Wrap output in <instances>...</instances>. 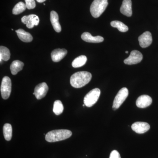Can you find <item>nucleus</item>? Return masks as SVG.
I'll use <instances>...</instances> for the list:
<instances>
[{"label":"nucleus","instance_id":"obj_1","mask_svg":"<svg viewBox=\"0 0 158 158\" xmlns=\"http://www.w3.org/2000/svg\"><path fill=\"white\" fill-rule=\"evenodd\" d=\"M92 78L90 73L81 71L76 73L70 77L71 85L73 88H79L84 87L90 82Z\"/></svg>","mask_w":158,"mask_h":158},{"label":"nucleus","instance_id":"obj_2","mask_svg":"<svg viewBox=\"0 0 158 158\" xmlns=\"http://www.w3.org/2000/svg\"><path fill=\"white\" fill-rule=\"evenodd\" d=\"M72 132L68 130H53L46 135L45 140L48 142H55L70 138Z\"/></svg>","mask_w":158,"mask_h":158},{"label":"nucleus","instance_id":"obj_3","mask_svg":"<svg viewBox=\"0 0 158 158\" xmlns=\"http://www.w3.org/2000/svg\"><path fill=\"white\" fill-rule=\"evenodd\" d=\"M108 5V0H94L90 7L91 15L95 18H98L103 13Z\"/></svg>","mask_w":158,"mask_h":158},{"label":"nucleus","instance_id":"obj_4","mask_svg":"<svg viewBox=\"0 0 158 158\" xmlns=\"http://www.w3.org/2000/svg\"><path fill=\"white\" fill-rule=\"evenodd\" d=\"M100 94V90L98 88H95L90 90L84 98V104L88 107L92 106L98 100Z\"/></svg>","mask_w":158,"mask_h":158},{"label":"nucleus","instance_id":"obj_5","mask_svg":"<svg viewBox=\"0 0 158 158\" xmlns=\"http://www.w3.org/2000/svg\"><path fill=\"white\" fill-rule=\"evenodd\" d=\"M128 94L129 91L127 88H123L120 89L114 98L113 106V110L118 109L127 98Z\"/></svg>","mask_w":158,"mask_h":158},{"label":"nucleus","instance_id":"obj_6","mask_svg":"<svg viewBox=\"0 0 158 158\" xmlns=\"http://www.w3.org/2000/svg\"><path fill=\"white\" fill-rule=\"evenodd\" d=\"M11 82L9 77H4L2 81L1 86V92L2 96L4 99H7L11 94Z\"/></svg>","mask_w":158,"mask_h":158},{"label":"nucleus","instance_id":"obj_7","mask_svg":"<svg viewBox=\"0 0 158 158\" xmlns=\"http://www.w3.org/2000/svg\"><path fill=\"white\" fill-rule=\"evenodd\" d=\"M143 56L140 52L134 50L131 52L129 56L124 60L125 64L127 65H134L139 63L142 61Z\"/></svg>","mask_w":158,"mask_h":158},{"label":"nucleus","instance_id":"obj_8","mask_svg":"<svg viewBox=\"0 0 158 158\" xmlns=\"http://www.w3.org/2000/svg\"><path fill=\"white\" fill-rule=\"evenodd\" d=\"M39 22V17L34 14L25 15L23 16L22 18V22L26 24L27 27L29 29L33 28L34 26L38 25Z\"/></svg>","mask_w":158,"mask_h":158},{"label":"nucleus","instance_id":"obj_9","mask_svg":"<svg viewBox=\"0 0 158 158\" xmlns=\"http://www.w3.org/2000/svg\"><path fill=\"white\" fill-rule=\"evenodd\" d=\"M48 90V86L46 83L43 82L37 85L35 87L33 94L37 99H41L46 96Z\"/></svg>","mask_w":158,"mask_h":158},{"label":"nucleus","instance_id":"obj_10","mask_svg":"<svg viewBox=\"0 0 158 158\" xmlns=\"http://www.w3.org/2000/svg\"><path fill=\"white\" fill-rule=\"evenodd\" d=\"M138 41L140 46L145 48L149 46L152 42V36L149 31H146L138 37Z\"/></svg>","mask_w":158,"mask_h":158},{"label":"nucleus","instance_id":"obj_11","mask_svg":"<svg viewBox=\"0 0 158 158\" xmlns=\"http://www.w3.org/2000/svg\"><path fill=\"white\" fill-rule=\"evenodd\" d=\"M131 128L136 133L141 134L148 131L150 128V126L147 123L137 122L132 125Z\"/></svg>","mask_w":158,"mask_h":158},{"label":"nucleus","instance_id":"obj_12","mask_svg":"<svg viewBox=\"0 0 158 158\" xmlns=\"http://www.w3.org/2000/svg\"><path fill=\"white\" fill-rule=\"evenodd\" d=\"M152 102L151 97L148 95H142L137 99L136 104L138 108H145L150 106Z\"/></svg>","mask_w":158,"mask_h":158},{"label":"nucleus","instance_id":"obj_13","mask_svg":"<svg viewBox=\"0 0 158 158\" xmlns=\"http://www.w3.org/2000/svg\"><path fill=\"white\" fill-rule=\"evenodd\" d=\"M67 54V51L65 49H56L52 52L51 57L54 62H59L63 59Z\"/></svg>","mask_w":158,"mask_h":158},{"label":"nucleus","instance_id":"obj_14","mask_svg":"<svg viewBox=\"0 0 158 158\" xmlns=\"http://www.w3.org/2000/svg\"><path fill=\"white\" fill-rule=\"evenodd\" d=\"M122 14L127 17H131L132 15V2L131 0H123L120 9Z\"/></svg>","mask_w":158,"mask_h":158},{"label":"nucleus","instance_id":"obj_15","mask_svg":"<svg viewBox=\"0 0 158 158\" xmlns=\"http://www.w3.org/2000/svg\"><path fill=\"white\" fill-rule=\"evenodd\" d=\"M81 38L84 41L87 42L98 43L103 41V37L101 36H98L93 37L90 33L88 32H85L81 35Z\"/></svg>","mask_w":158,"mask_h":158},{"label":"nucleus","instance_id":"obj_16","mask_svg":"<svg viewBox=\"0 0 158 158\" xmlns=\"http://www.w3.org/2000/svg\"><path fill=\"white\" fill-rule=\"evenodd\" d=\"M58 14L56 11H52L50 13V20L53 27L55 31L58 33L61 32L62 28L59 23Z\"/></svg>","mask_w":158,"mask_h":158},{"label":"nucleus","instance_id":"obj_17","mask_svg":"<svg viewBox=\"0 0 158 158\" xmlns=\"http://www.w3.org/2000/svg\"><path fill=\"white\" fill-rule=\"evenodd\" d=\"M15 32L17 33L18 37L23 42H30L33 40V37L31 34L23 29H19L16 30Z\"/></svg>","mask_w":158,"mask_h":158},{"label":"nucleus","instance_id":"obj_18","mask_svg":"<svg viewBox=\"0 0 158 158\" xmlns=\"http://www.w3.org/2000/svg\"><path fill=\"white\" fill-rule=\"evenodd\" d=\"M24 66V63L19 60H15L11 63L10 65V70L11 73L15 75L19 72L22 70Z\"/></svg>","mask_w":158,"mask_h":158},{"label":"nucleus","instance_id":"obj_19","mask_svg":"<svg viewBox=\"0 0 158 158\" xmlns=\"http://www.w3.org/2000/svg\"><path fill=\"white\" fill-rule=\"evenodd\" d=\"M87 61V58L86 56H79L73 60L72 65L74 68H79L85 65Z\"/></svg>","mask_w":158,"mask_h":158},{"label":"nucleus","instance_id":"obj_20","mask_svg":"<svg viewBox=\"0 0 158 158\" xmlns=\"http://www.w3.org/2000/svg\"><path fill=\"white\" fill-rule=\"evenodd\" d=\"M3 135L4 138L7 141L11 140L12 135V129L11 124L6 123L3 127Z\"/></svg>","mask_w":158,"mask_h":158},{"label":"nucleus","instance_id":"obj_21","mask_svg":"<svg viewBox=\"0 0 158 158\" xmlns=\"http://www.w3.org/2000/svg\"><path fill=\"white\" fill-rule=\"evenodd\" d=\"M10 53L9 49L6 47L1 46L0 47V60L7 61L10 59Z\"/></svg>","mask_w":158,"mask_h":158},{"label":"nucleus","instance_id":"obj_22","mask_svg":"<svg viewBox=\"0 0 158 158\" xmlns=\"http://www.w3.org/2000/svg\"><path fill=\"white\" fill-rule=\"evenodd\" d=\"M111 26L113 27L116 28L120 32H126L128 31L127 26L119 21H113L111 22Z\"/></svg>","mask_w":158,"mask_h":158},{"label":"nucleus","instance_id":"obj_23","mask_svg":"<svg viewBox=\"0 0 158 158\" xmlns=\"http://www.w3.org/2000/svg\"><path fill=\"white\" fill-rule=\"evenodd\" d=\"M27 9L26 4L23 2L18 3L12 9V13L14 15H19L22 13Z\"/></svg>","mask_w":158,"mask_h":158},{"label":"nucleus","instance_id":"obj_24","mask_svg":"<svg viewBox=\"0 0 158 158\" xmlns=\"http://www.w3.org/2000/svg\"><path fill=\"white\" fill-rule=\"evenodd\" d=\"M64 107L62 102L59 100H56L54 102L53 111L56 115H59L63 112Z\"/></svg>","mask_w":158,"mask_h":158},{"label":"nucleus","instance_id":"obj_25","mask_svg":"<svg viewBox=\"0 0 158 158\" xmlns=\"http://www.w3.org/2000/svg\"><path fill=\"white\" fill-rule=\"evenodd\" d=\"M27 8L28 9H34L36 7V3L34 0H25Z\"/></svg>","mask_w":158,"mask_h":158},{"label":"nucleus","instance_id":"obj_26","mask_svg":"<svg viewBox=\"0 0 158 158\" xmlns=\"http://www.w3.org/2000/svg\"><path fill=\"white\" fill-rule=\"evenodd\" d=\"M110 158H121V157L117 151L113 150L110 153Z\"/></svg>","mask_w":158,"mask_h":158},{"label":"nucleus","instance_id":"obj_27","mask_svg":"<svg viewBox=\"0 0 158 158\" xmlns=\"http://www.w3.org/2000/svg\"><path fill=\"white\" fill-rule=\"evenodd\" d=\"M39 3H42L44 2H45L46 0H36Z\"/></svg>","mask_w":158,"mask_h":158},{"label":"nucleus","instance_id":"obj_28","mask_svg":"<svg viewBox=\"0 0 158 158\" xmlns=\"http://www.w3.org/2000/svg\"><path fill=\"white\" fill-rule=\"evenodd\" d=\"M128 53V51H126V53L127 54Z\"/></svg>","mask_w":158,"mask_h":158}]
</instances>
